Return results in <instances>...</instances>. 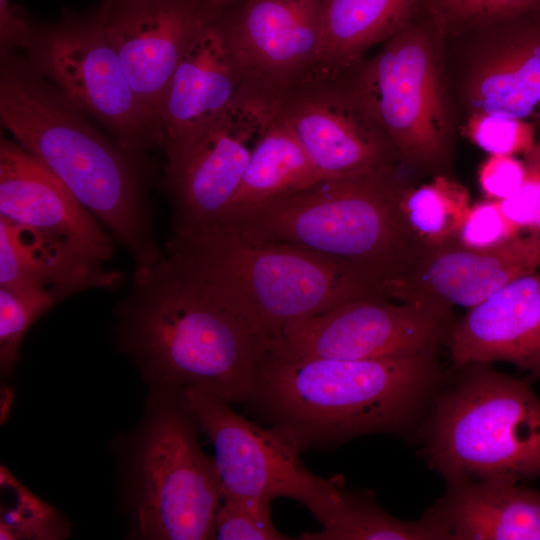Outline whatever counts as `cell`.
Wrapping results in <instances>:
<instances>
[{"label":"cell","mask_w":540,"mask_h":540,"mask_svg":"<svg viewBox=\"0 0 540 540\" xmlns=\"http://www.w3.org/2000/svg\"><path fill=\"white\" fill-rule=\"evenodd\" d=\"M526 177L524 161L510 155H490L479 167L478 183L486 199L500 201L516 192Z\"/></svg>","instance_id":"d6a6232c"},{"label":"cell","mask_w":540,"mask_h":540,"mask_svg":"<svg viewBox=\"0 0 540 540\" xmlns=\"http://www.w3.org/2000/svg\"><path fill=\"white\" fill-rule=\"evenodd\" d=\"M1 480L15 495L13 506L2 508L1 539H59L68 535V525L58 512L22 487L3 468Z\"/></svg>","instance_id":"83f0119b"},{"label":"cell","mask_w":540,"mask_h":540,"mask_svg":"<svg viewBox=\"0 0 540 540\" xmlns=\"http://www.w3.org/2000/svg\"><path fill=\"white\" fill-rule=\"evenodd\" d=\"M440 380L434 354L338 360L267 350L251 403L302 452L406 431Z\"/></svg>","instance_id":"7a4b0ae2"},{"label":"cell","mask_w":540,"mask_h":540,"mask_svg":"<svg viewBox=\"0 0 540 540\" xmlns=\"http://www.w3.org/2000/svg\"><path fill=\"white\" fill-rule=\"evenodd\" d=\"M277 114L326 177L402 166L342 74L311 72L279 97Z\"/></svg>","instance_id":"5bb4252c"},{"label":"cell","mask_w":540,"mask_h":540,"mask_svg":"<svg viewBox=\"0 0 540 540\" xmlns=\"http://www.w3.org/2000/svg\"><path fill=\"white\" fill-rule=\"evenodd\" d=\"M0 217L104 262L113 243L64 183L16 141L0 142Z\"/></svg>","instance_id":"d6986e66"},{"label":"cell","mask_w":540,"mask_h":540,"mask_svg":"<svg viewBox=\"0 0 540 540\" xmlns=\"http://www.w3.org/2000/svg\"><path fill=\"white\" fill-rule=\"evenodd\" d=\"M410 183L399 166L325 177L221 225L253 241L341 261L373 278L385 293L425 249L400 209Z\"/></svg>","instance_id":"277c9868"},{"label":"cell","mask_w":540,"mask_h":540,"mask_svg":"<svg viewBox=\"0 0 540 540\" xmlns=\"http://www.w3.org/2000/svg\"><path fill=\"white\" fill-rule=\"evenodd\" d=\"M128 463L134 536L148 540L215 538L221 489L214 458L181 390L151 387Z\"/></svg>","instance_id":"ba28073f"},{"label":"cell","mask_w":540,"mask_h":540,"mask_svg":"<svg viewBox=\"0 0 540 540\" xmlns=\"http://www.w3.org/2000/svg\"><path fill=\"white\" fill-rule=\"evenodd\" d=\"M31 66L79 110L104 124L130 156L156 144L153 120L136 98L108 39L103 6L65 12L44 28ZM31 43V44H32Z\"/></svg>","instance_id":"30bf717a"},{"label":"cell","mask_w":540,"mask_h":540,"mask_svg":"<svg viewBox=\"0 0 540 540\" xmlns=\"http://www.w3.org/2000/svg\"><path fill=\"white\" fill-rule=\"evenodd\" d=\"M424 514L445 540H540V492L519 483L450 482Z\"/></svg>","instance_id":"44dd1931"},{"label":"cell","mask_w":540,"mask_h":540,"mask_svg":"<svg viewBox=\"0 0 540 540\" xmlns=\"http://www.w3.org/2000/svg\"><path fill=\"white\" fill-rule=\"evenodd\" d=\"M70 243L0 217V287L44 289L60 301L90 288L115 289L123 280Z\"/></svg>","instance_id":"7402d4cb"},{"label":"cell","mask_w":540,"mask_h":540,"mask_svg":"<svg viewBox=\"0 0 540 540\" xmlns=\"http://www.w3.org/2000/svg\"><path fill=\"white\" fill-rule=\"evenodd\" d=\"M539 10L445 38V67L461 124L478 113L540 120Z\"/></svg>","instance_id":"8fae6325"},{"label":"cell","mask_w":540,"mask_h":540,"mask_svg":"<svg viewBox=\"0 0 540 540\" xmlns=\"http://www.w3.org/2000/svg\"><path fill=\"white\" fill-rule=\"evenodd\" d=\"M325 177L290 127L276 114L257 142L238 190L216 225L228 223Z\"/></svg>","instance_id":"cb8c5ba5"},{"label":"cell","mask_w":540,"mask_h":540,"mask_svg":"<svg viewBox=\"0 0 540 540\" xmlns=\"http://www.w3.org/2000/svg\"><path fill=\"white\" fill-rule=\"evenodd\" d=\"M444 37L540 9V0H424Z\"/></svg>","instance_id":"f1b7e54d"},{"label":"cell","mask_w":540,"mask_h":540,"mask_svg":"<svg viewBox=\"0 0 540 540\" xmlns=\"http://www.w3.org/2000/svg\"><path fill=\"white\" fill-rule=\"evenodd\" d=\"M424 0H323L322 34L312 72L341 74L402 28Z\"/></svg>","instance_id":"603a6c76"},{"label":"cell","mask_w":540,"mask_h":540,"mask_svg":"<svg viewBox=\"0 0 540 540\" xmlns=\"http://www.w3.org/2000/svg\"><path fill=\"white\" fill-rule=\"evenodd\" d=\"M215 517V538L220 540H287L272 522L271 506L225 499Z\"/></svg>","instance_id":"4dcf8cb0"},{"label":"cell","mask_w":540,"mask_h":540,"mask_svg":"<svg viewBox=\"0 0 540 540\" xmlns=\"http://www.w3.org/2000/svg\"><path fill=\"white\" fill-rule=\"evenodd\" d=\"M520 235L503 214L498 201L486 199L471 204L457 232L455 242L471 250L499 248Z\"/></svg>","instance_id":"1f68e13d"},{"label":"cell","mask_w":540,"mask_h":540,"mask_svg":"<svg viewBox=\"0 0 540 540\" xmlns=\"http://www.w3.org/2000/svg\"><path fill=\"white\" fill-rule=\"evenodd\" d=\"M526 180L532 185L537 202L535 224L530 231L540 232V144L536 143L531 150L524 154Z\"/></svg>","instance_id":"e575fe53"},{"label":"cell","mask_w":540,"mask_h":540,"mask_svg":"<svg viewBox=\"0 0 540 540\" xmlns=\"http://www.w3.org/2000/svg\"><path fill=\"white\" fill-rule=\"evenodd\" d=\"M115 313L119 349L151 387L195 389L229 403L254 398L266 343L170 255L136 268Z\"/></svg>","instance_id":"6da1fadb"},{"label":"cell","mask_w":540,"mask_h":540,"mask_svg":"<svg viewBox=\"0 0 540 540\" xmlns=\"http://www.w3.org/2000/svg\"><path fill=\"white\" fill-rule=\"evenodd\" d=\"M167 254L231 306L267 349L290 323L361 296H385L381 284L353 266L295 246L253 241L222 225L173 233Z\"/></svg>","instance_id":"5b68a950"},{"label":"cell","mask_w":540,"mask_h":540,"mask_svg":"<svg viewBox=\"0 0 540 540\" xmlns=\"http://www.w3.org/2000/svg\"><path fill=\"white\" fill-rule=\"evenodd\" d=\"M208 7L215 6L224 0H205Z\"/></svg>","instance_id":"d590c367"},{"label":"cell","mask_w":540,"mask_h":540,"mask_svg":"<svg viewBox=\"0 0 540 540\" xmlns=\"http://www.w3.org/2000/svg\"><path fill=\"white\" fill-rule=\"evenodd\" d=\"M207 8L257 89L279 99L314 70L323 0H224Z\"/></svg>","instance_id":"9a60e30c"},{"label":"cell","mask_w":540,"mask_h":540,"mask_svg":"<svg viewBox=\"0 0 540 540\" xmlns=\"http://www.w3.org/2000/svg\"><path fill=\"white\" fill-rule=\"evenodd\" d=\"M34 31L23 12L10 0H0V43L2 54L14 47L29 46Z\"/></svg>","instance_id":"836d02e7"},{"label":"cell","mask_w":540,"mask_h":540,"mask_svg":"<svg viewBox=\"0 0 540 540\" xmlns=\"http://www.w3.org/2000/svg\"><path fill=\"white\" fill-rule=\"evenodd\" d=\"M102 6L108 39L155 127L174 72L205 12V0H107Z\"/></svg>","instance_id":"e0dca14e"},{"label":"cell","mask_w":540,"mask_h":540,"mask_svg":"<svg viewBox=\"0 0 540 540\" xmlns=\"http://www.w3.org/2000/svg\"><path fill=\"white\" fill-rule=\"evenodd\" d=\"M470 206L467 187L450 175L433 176L419 186L410 183L400 199L407 226L425 248L455 241Z\"/></svg>","instance_id":"484cf974"},{"label":"cell","mask_w":540,"mask_h":540,"mask_svg":"<svg viewBox=\"0 0 540 540\" xmlns=\"http://www.w3.org/2000/svg\"><path fill=\"white\" fill-rule=\"evenodd\" d=\"M0 119L128 250L137 268L162 257L133 158L103 137L31 65L8 63L0 77Z\"/></svg>","instance_id":"3957f363"},{"label":"cell","mask_w":540,"mask_h":540,"mask_svg":"<svg viewBox=\"0 0 540 540\" xmlns=\"http://www.w3.org/2000/svg\"><path fill=\"white\" fill-rule=\"evenodd\" d=\"M181 391L214 448L222 500L271 506L287 497L306 506L322 525L329 520L346 488L341 476L321 478L309 471L300 449L278 428L251 422L210 394Z\"/></svg>","instance_id":"9c48e42d"},{"label":"cell","mask_w":540,"mask_h":540,"mask_svg":"<svg viewBox=\"0 0 540 540\" xmlns=\"http://www.w3.org/2000/svg\"><path fill=\"white\" fill-rule=\"evenodd\" d=\"M277 106L278 98L261 91L243 95L165 166L173 233L199 231L220 222Z\"/></svg>","instance_id":"4fadbf2b"},{"label":"cell","mask_w":540,"mask_h":540,"mask_svg":"<svg viewBox=\"0 0 540 540\" xmlns=\"http://www.w3.org/2000/svg\"><path fill=\"white\" fill-rule=\"evenodd\" d=\"M436 397L424 455L448 483H519L540 477V398L529 378L470 364Z\"/></svg>","instance_id":"52a82bcc"},{"label":"cell","mask_w":540,"mask_h":540,"mask_svg":"<svg viewBox=\"0 0 540 540\" xmlns=\"http://www.w3.org/2000/svg\"><path fill=\"white\" fill-rule=\"evenodd\" d=\"M341 74L401 165L422 175H449L460 121L446 74L445 37L424 3L374 56Z\"/></svg>","instance_id":"8992f818"},{"label":"cell","mask_w":540,"mask_h":540,"mask_svg":"<svg viewBox=\"0 0 540 540\" xmlns=\"http://www.w3.org/2000/svg\"><path fill=\"white\" fill-rule=\"evenodd\" d=\"M304 540H445L425 514L405 521L381 509L371 496L345 488L329 520L318 532H306Z\"/></svg>","instance_id":"d4e9b609"},{"label":"cell","mask_w":540,"mask_h":540,"mask_svg":"<svg viewBox=\"0 0 540 540\" xmlns=\"http://www.w3.org/2000/svg\"><path fill=\"white\" fill-rule=\"evenodd\" d=\"M538 269L539 231L492 250H471L453 241L425 248L410 270L385 286V296L451 315L453 307L469 309Z\"/></svg>","instance_id":"ac0fdd59"},{"label":"cell","mask_w":540,"mask_h":540,"mask_svg":"<svg viewBox=\"0 0 540 540\" xmlns=\"http://www.w3.org/2000/svg\"><path fill=\"white\" fill-rule=\"evenodd\" d=\"M447 343L458 368L507 362L540 378V270L509 282L453 321Z\"/></svg>","instance_id":"ffe728a7"},{"label":"cell","mask_w":540,"mask_h":540,"mask_svg":"<svg viewBox=\"0 0 540 540\" xmlns=\"http://www.w3.org/2000/svg\"><path fill=\"white\" fill-rule=\"evenodd\" d=\"M533 122L501 115L478 113L460 126V134L489 155H523L535 142Z\"/></svg>","instance_id":"f546056e"},{"label":"cell","mask_w":540,"mask_h":540,"mask_svg":"<svg viewBox=\"0 0 540 540\" xmlns=\"http://www.w3.org/2000/svg\"><path fill=\"white\" fill-rule=\"evenodd\" d=\"M60 299L44 289L0 287V371L13 373L23 338L32 325Z\"/></svg>","instance_id":"4316f807"},{"label":"cell","mask_w":540,"mask_h":540,"mask_svg":"<svg viewBox=\"0 0 540 540\" xmlns=\"http://www.w3.org/2000/svg\"><path fill=\"white\" fill-rule=\"evenodd\" d=\"M252 91L260 90L251 83L218 16L206 7L157 114L156 144L164 149L166 166L229 106Z\"/></svg>","instance_id":"2e32d148"},{"label":"cell","mask_w":540,"mask_h":540,"mask_svg":"<svg viewBox=\"0 0 540 540\" xmlns=\"http://www.w3.org/2000/svg\"><path fill=\"white\" fill-rule=\"evenodd\" d=\"M453 321L383 295L361 296L287 325L268 351L295 357L370 360L435 354Z\"/></svg>","instance_id":"7c38bea8"}]
</instances>
